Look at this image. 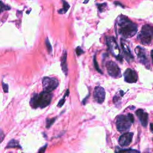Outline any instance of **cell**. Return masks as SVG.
Returning <instances> with one entry per match:
<instances>
[{
    "mask_svg": "<svg viewBox=\"0 0 153 153\" xmlns=\"http://www.w3.org/2000/svg\"><path fill=\"white\" fill-rule=\"evenodd\" d=\"M124 81L128 83H135L137 82L138 76L135 71L128 68L124 73Z\"/></svg>",
    "mask_w": 153,
    "mask_h": 153,
    "instance_id": "obj_10",
    "label": "cell"
},
{
    "mask_svg": "<svg viewBox=\"0 0 153 153\" xmlns=\"http://www.w3.org/2000/svg\"><path fill=\"white\" fill-rule=\"evenodd\" d=\"M69 94V89H67L66 91V92H65V94H64V96H63L62 99H60V101L59 102V103H58V104H57V107H62V106L64 105V103H65V100H66L65 97H66V96H68Z\"/></svg>",
    "mask_w": 153,
    "mask_h": 153,
    "instance_id": "obj_17",
    "label": "cell"
},
{
    "mask_svg": "<svg viewBox=\"0 0 153 153\" xmlns=\"http://www.w3.org/2000/svg\"><path fill=\"white\" fill-rule=\"evenodd\" d=\"M89 0H85V1H84V3H87V2H88V1Z\"/></svg>",
    "mask_w": 153,
    "mask_h": 153,
    "instance_id": "obj_30",
    "label": "cell"
},
{
    "mask_svg": "<svg viewBox=\"0 0 153 153\" xmlns=\"http://www.w3.org/2000/svg\"><path fill=\"white\" fill-rule=\"evenodd\" d=\"M94 99L99 103H102L105 99V91L102 87H95L93 91Z\"/></svg>",
    "mask_w": 153,
    "mask_h": 153,
    "instance_id": "obj_8",
    "label": "cell"
},
{
    "mask_svg": "<svg viewBox=\"0 0 153 153\" xmlns=\"http://www.w3.org/2000/svg\"><path fill=\"white\" fill-rule=\"evenodd\" d=\"M97 7H98L99 11H100V12H102V11H103V9L105 8V7L106 6V4H105V3H104V4H97Z\"/></svg>",
    "mask_w": 153,
    "mask_h": 153,
    "instance_id": "obj_25",
    "label": "cell"
},
{
    "mask_svg": "<svg viewBox=\"0 0 153 153\" xmlns=\"http://www.w3.org/2000/svg\"><path fill=\"white\" fill-rule=\"evenodd\" d=\"M108 74L115 78L121 76V70L118 66L113 61H108L106 63Z\"/></svg>",
    "mask_w": 153,
    "mask_h": 153,
    "instance_id": "obj_7",
    "label": "cell"
},
{
    "mask_svg": "<svg viewBox=\"0 0 153 153\" xmlns=\"http://www.w3.org/2000/svg\"><path fill=\"white\" fill-rule=\"evenodd\" d=\"M66 59H67V53L65 50L61 57V67H62V71L63 72V73L65 74L66 76L68 75V65H67Z\"/></svg>",
    "mask_w": 153,
    "mask_h": 153,
    "instance_id": "obj_14",
    "label": "cell"
},
{
    "mask_svg": "<svg viewBox=\"0 0 153 153\" xmlns=\"http://www.w3.org/2000/svg\"><path fill=\"white\" fill-rule=\"evenodd\" d=\"M9 9H10V7H8V5H5L2 2L0 1V13L4 10H8Z\"/></svg>",
    "mask_w": 153,
    "mask_h": 153,
    "instance_id": "obj_21",
    "label": "cell"
},
{
    "mask_svg": "<svg viewBox=\"0 0 153 153\" xmlns=\"http://www.w3.org/2000/svg\"><path fill=\"white\" fill-rule=\"evenodd\" d=\"M106 41L110 53L117 60L122 61V57L120 54V50L115 38L113 36H106Z\"/></svg>",
    "mask_w": 153,
    "mask_h": 153,
    "instance_id": "obj_5",
    "label": "cell"
},
{
    "mask_svg": "<svg viewBox=\"0 0 153 153\" xmlns=\"http://www.w3.org/2000/svg\"><path fill=\"white\" fill-rule=\"evenodd\" d=\"M47 144L46 143L42 147L39 148V149L38 151V153H44L45 150H46V149H47Z\"/></svg>",
    "mask_w": 153,
    "mask_h": 153,
    "instance_id": "obj_26",
    "label": "cell"
},
{
    "mask_svg": "<svg viewBox=\"0 0 153 153\" xmlns=\"http://www.w3.org/2000/svg\"><path fill=\"white\" fill-rule=\"evenodd\" d=\"M151 57H152V62H153V50L151 51Z\"/></svg>",
    "mask_w": 153,
    "mask_h": 153,
    "instance_id": "obj_29",
    "label": "cell"
},
{
    "mask_svg": "<svg viewBox=\"0 0 153 153\" xmlns=\"http://www.w3.org/2000/svg\"><path fill=\"white\" fill-rule=\"evenodd\" d=\"M45 45H46V47H47L48 53H51L52 51V47H51V45L50 44V42L48 38H46V39L45 41Z\"/></svg>",
    "mask_w": 153,
    "mask_h": 153,
    "instance_id": "obj_20",
    "label": "cell"
},
{
    "mask_svg": "<svg viewBox=\"0 0 153 153\" xmlns=\"http://www.w3.org/2000/svg\"><path fill=\"white\" fill-rule=\"evenodd\" d=\"M43 91L51 92L55 90L59 85V81L54 77H44L42 80Z\"/></svg>",
    "mask_w": 153,
    "mask_h": 153,
    "instance_id": "obj_6",
    "label": "cell"
},
{
    "mask_svg": "<svg viewBox=\"0 0 153 153\" xmlns=\"http://www.w3.org/2000/svg\"><path fill=\"white\" fill-rule=\"evenodd\" d=\"M115 153H140L139 151L132 149H120L116 151Z\"/></svg>",
    "mask_w": 153,
    "mask_h": 153,
    "instance_id": "obj_18",
    "label": "cell"
},
{
    "mask_svg": "<svg viewBox=\"0 0 153 153\" xmlns=\"http://www.w3.org/2000/svg\"><path fill=\"white\" fill-rule=\"evenodd\" d=\"M75 52H76V54L77 56H80V55H81L82 54L84 53V51L79 47H76V48L75 49Z\"/></svg>",
    "mask_w": 153,
    "mask_h": 153,
    "instance_id": "obj_24",
    "label": "cell"
},
{
    "mask_svg": "<svg viewBox=\"0 0 153 153\" xmlns=\"http://www.w3.org/2000/svg\"><path fill=\"white\" fill-rule=\"evenodd\" d=\"M93 62H94V68H95V69H96V71H98L99 73L102 74V71L100 70V69L99 68V65H98V63H97V60H96V56H94V58H93Z\"/></svg>",
    "mask_w": 153,
    "mask_h": 153,
    "instance_id": "obj_22",
    "label": "cell"
},
{
    "mask_svg": "<svg viewBox=\"0 0 153 153\" xmlns=\"http://www.w3.org/2000/svg\"><path fill=\"white\" fill-rule=\"evenodd\" d=\"M133 133L131 132H126L124 134H122L119 139H118V143L121 146H128L133 139Z\"/></svg>",
    "mask_w": 153,
    "mask_h": 153,
    "instance_id": "obj_11",
    "label": "cell"
},
{
    "mask_svg": "<svg viewBox=\"0 0 153 153\" xmlns=\"http://www.w3.org/2000/svg\"><path fill=\"white\" fill-rule=\"evenodd\" d=\"M153 36V27L148 25L142 26L137 38L142 44L148 45L151 42Z\"/></svg>",
    "mask_w": 153,
    "mask_h": 153,
    "instance_id": "obj_3",
    "label": "cell"
},
{
    "mask_svg": "<svg viewBox=\"0 0 153 153\" xmlns=\"http://www.w3.org/2000/svg\"><path fill=\"white\" fill-rule=\"evenodd\" d=\"M150 130L153 132V124H150Z\"/></svg>",
    "mask_w": 153,
    "mask_h": 153,
    "instance_id": "obj_28",
    "label": "cell"
},
{
    "mask_svg": "<svg viewBox=\"0 0 153 153\" xmlns=\"http://www.w3.org/2000/svg\"><path fill=\"white\" fill-rule=\"evenodd\" d=\"M5 138V134L4 131L0 129V143L4 140Z\"/></svg>",
    "mask_w": 153,
    "mask_h": 153,
    "instance_id": "obj_27",
    "label": "cell"
},
{
    "mask_svg": "<svg viewBox=\"0 0 153 153\" xmlns=\"http://www.w3.org/2000/svg\"><path fill=\"white\" fill-rule=\"evenodd\" d=\"M62 2H63V8L60 9L58 11L60 14H63L66 13V11L68 10L69 8V4L66 1L62 0Z\"/></svg>",
    "mask_w": 153,
    "mask_h": 153,
    "instance_id": "obj_16",
    "label": "cell"
},
{
    "mask_svg": "<svg viewBox=\"0 0 153 153\" xmlns=\"http://www.w3.org/2000/svg\"><path fill=\"white\" fill-rule=\"evenodd\" d=\"M53 94L51 92L42 91L40 93H35L30 100V105L32 108H44L48 106L52 100Z\"/></svg>",
    "mask_w": 153,
    "mask_h": 153,
    "instance_id": "obj_2",
    "label": "cell"
},
{
    "mask_svg": "<svg viewBox=\"0 0 153 153\" xmlns=\"http://www.w3.org/2000/svg\"><path fill=\"white\" fill-rule=\"evenodd\" d=\"M136 114L141 124L143 127H146L148 124V114L142 109H139L136 111Z\"/></svg>",
    "mask_w": 153,
    "mask_h": 153,
    "instance_id": "obj_12",
    "label": "cell"
},
{
    "mask_svg": "<svg viewBox=\"0 0 153 153\" xmlns=\"http://www.w3.org/2000/svg\"><path fill=\"white\" fill-rule=\"evenodd\" d=\"M5 148H19V149H22V146H20L19 141L16 139H11L10 140L8 143L7 145V146Z\"/></svg>",
    "mask_w": 153,
    "mask_h": 153,
    "instance_id": "obj_15",
    "label": "cell"
},
{
    "mask_svg": "<svg viewBox=\"0 0 153 153\" xmlns=\"http://www.w3.org/2000/svg\"><path fill=\"white\" fill-rule=\"evenodd\" d=\"M135 53L138 57V59L139 60V62L145 65L147 68H149L148 66V65L149 66V60L148 59L145 50L137 46L135 48Z\"/></svg>",
    "mask_w": 153,
    "mask_h": 153,
    "instance_id": "obj_9",
    "label": "cell"
},
{
    "mask_svg": "<svg viewBox=\"0 0 153 153\" xmlns=\"http://www.w3.org/2000/svg\"><path fill=\"white\" fill-rule=\"evenodd\" d=\"M56 117H54L52 118H47L46 120V128H49L55 122L56 120Z\"/></svg>",
    "mask_w": 153,
    "mask_h": 153,
    "instance_id": "obj_19",
    "label": "cell"
},
{
    "mask_svg": "<svg viewBox=\"0 0 153 153\" xmlns=\"http://www.w3.org/2000/svg\"><path fill=\"white\" fill-rule=\"evenodd\" d=\"M116 29L119 35L123 38H128L133 36L136 34L137 30V26L126 17L121 16L117 20Z\"/></svg>",
    "mask_w": 153,
    "mask_h": 153,
    "instance_id": "obj_1",
    "label": "cell"
},
{
    "mask_svg": "<svg viewBox=\"0 0 153 153\" xmlns=\"http://www.w3.org/2000/svg\"><path fill=\"white\" fill-rule=\"evenodd\" d=\"M121 46L122 50H123L124 54L126 56V57L129 59H133V56L131 53L130 48H129L128 44H127V42L126 41H124L123 39L121 40Z\"/></svg>",
    "mask_w": 153,
    "mask_h": 153,
    "instance_id": "obj_13",
    "label": "cell"
},
{
    "mask_svg": "<svg viewBox=\"0 0 153 153\" xmlns=\"http://www.w3.org/2000/svg\"><path fill=\"white\" fill-rule=\"evenodd\" d=\"M132 123H133L128 115H120L117 117L116 126L119 131L123 132L129 130Z\"/></svg>",
    "mask_w": 153,
    "mask_h": 153,
    "instance_id": "obj_4",
    "label": "cell"
},
{
    "mask_svg": "<svg viewBox=\"0 0 153 153\" xmlns=\"http://www.w3.org/2000/svg\"><path fill=\"white\" fill-rule=\"evenodd\" d=\"M2 89H3V91L4 93L8 92V85L7 84H5L2 81Z\"/></svg>",
    "mask_w": 153,
    "mask_h": 153,
    "instance_id": "obj_23",
    "label": "cell"
}]
</instances>
